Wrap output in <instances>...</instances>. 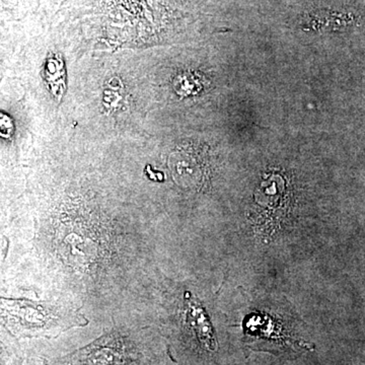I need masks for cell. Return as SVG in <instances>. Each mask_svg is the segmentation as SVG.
Returning a JSON list of instances; mask_svg holds the SVG:
<instances>
[{
  "label": "cell",
  "mask_w": 365,
  "mask_h": 365,
  "mask_svg": "<svg viewBox=\"0 0 365 365\" xmlns=\"http://www.w3.org/2000/svg\"><path fill=\"white\" fill-rule=\"evenodd\" d=\"M2 323L19 338H55L88 321L78 312L26 299H1Z\"/></svg>",
  "instance_id": "cell-1"
},
{
  "label": "cell",
  "mask_w": 365,
  "mask_h": 365,
  "mask_svg": "<svg viewBox=\"0 0 365 365\" xmlns=\"http://www.w3.org/2000/svg\"><path fill=\"white\" fill-rule=\"evenodd\" d=\"M143 354L136 341L121 331L101 336L90 344L67 354L61 365H141Z\"/></svg>",
  "instance_id": "cell-2"
},
{
  "label": "cell",
  "mask_w": 365,
  "mask_h": 365,
  "mask_svg": "<svg viewBox=\"0 0 365 365\" xmlns=\"http://www.w3.org/2000/svg\"><path fill=\"white\" fill-rule=\"evenodd\" d=\"M63 76L64 71L62 62H60L56 58L48 60L47 67H46V78H47V81L50 83L51 88H54L55 95H59V91L57 88H59L60 91L63 88V86L57 81V78L63 81Z\"/></svg>",
  "instance_id": "cell-3"
},
{
  "label": "cell",
  "mask_w": 365,
  "mask_h": 365,
  "mask_svg": "<svg viewBox=\"0 0 365 365\" xmlns=\"http://www.w3.org/2000/svg\"><path fill=\"white\" fill-rule=\"evenodd\" d=\"M19 365H23V361H21L20 364H19Z\"/></svg>",
  "instance_id": "cell-4"
}]
</instances>
